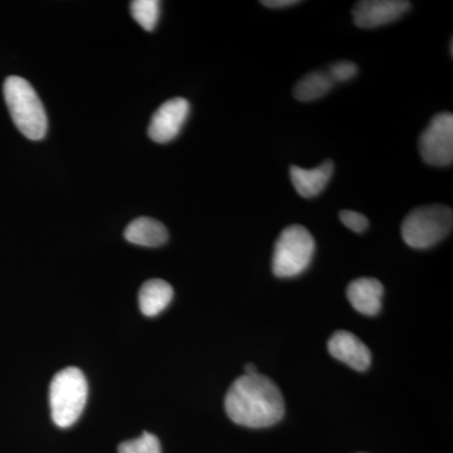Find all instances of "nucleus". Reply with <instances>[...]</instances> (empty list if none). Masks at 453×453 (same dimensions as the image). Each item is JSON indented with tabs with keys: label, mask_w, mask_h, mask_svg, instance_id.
<instances>
[{
	"label": "nucleus",
	"mask_w": 453,
	"mask_h": 453,
	"mask_svg": "<svg viewBox=\"0 0 453 453\" xmlns=\"http://www.w3.org/2000/svg\"><path fill=\"white\" fill-rule=\"evenodd\" d=\"M226 412L235 425L265 428L281 421L285 401L279 387L266 375H242L226 392Z\"/></svg>",
	"instance_id": "1"
},
{
	"label": "nucleus",
	"mask_w": 453,
	"mask_h": 453,
	"mask_svg": "<svg viewBox=\"0 0 453 453\" xmlns=\"http://www.w3.org/2000/svg\"><path fill=\"white\" fill-rule=\"evenodd\" d=\"M5 103L18 130L29 140H41L49 129L46 110L31 83L22 77L9 76L4 82Z\"/></svg>",
	"instance_id": "2"
},
{
	"label": "nucleus",
	"mask_w": 453,
	"mask_h": 453,
	"mask_svg": "<svg viewBox=\"0 0 453 453\" xmlns=\"http://www.w3.org/2000/svg\"><path fill=\"white\" fill-rule=\"evenodd\" d=\"M88 395V380L79 368L68 366L57 372L50 386V414L55 425L68 428L79 421Z\"/></svg>",
	"instance_id": "3"
},
{
	"label": "nucleus",
	"mask_w": 453,
	"mask_h": 453,
	"mask_svg": "<svg viewBox=\"0 0 453 453\" xmlns=\"http://www.w3.org/2000/svg\"><path fill=\"white\" fill-rule=\"evenodd\" d=\"M452 210L447 205L434 204L416 208L402 223V237L416 250L431 249L451 234Z\"/></svg>",
	"instance_id": "4"
},
{
	"label": "nucleus",
	"mask_w": 453,
	"mask_h": 453,
	"mask_svg": "<svg viewBox=\"0 0 453 453\" xmlns=\"http://www.w3.org/2000/svg\"><path fill=\"white\" fill-rule=\"evenodd\" d=\"M315 240L305 226H286L277 238L273 251V271L277 277L299 276L311 264Z\"/></svg>",
	"instance_id": "5"
},
{
	"label": "nucleus",
	"mask_w": 453,
	"mask_h": 453,
	"mask_svg": "<svg viewBox=\"0 0 453 453\" xmlns=\"http://www.w3.org/2000/svg\"><path fill=\"white\" fill-rule=\"evenodd\" d=\"M419 153L426 164L449 166L453 162V116L437 113L419 138Z\"/></svg>",
	"instance_id": "6"
},
{
	"label": "nucleus",
	"mask_w": 453,
	"mask_h": 453,
	"mask_svg": "<svg viewBox=\"0 0 453 453\" xmlns=\"http://www.w3.org/2000/svg\"><path fill=\"white\" fill-rule=\"evenodd\" d=\"M190 105L186 98L177 97L163 104L151 118L149 136L157 144H166L179 135L188 116Z\"/></svg>",
	"instance_id": "7"
},
{
	"label": "nucleus",
	"mask_w": 453,
	"mask_h": 453,
	"mask_svg": "<svg viewBox=\"0 0 453 453\" xmlns=\"http://www.w3.org/2000/svg\"><path fill=\"white\" fill-rule=\"evenodd\" d=\"M410 8L411 3L403 0H365L354 7L353 19L360 28H378L395 22Z\"/></svg>",
	"instance_id": "8"
},
{
	"label": "nucleus",
	"mask_w": 453,
	"mask_h": 453,
	"mask_svg": "<svg viewBox=\"0 0 453 453\" xmlns=\"http://www.w3.org/2000/svg\"><path fill=\"white\" fill-rule=\"evenodd\" d=\"M327 349L335 359L357 372H365L371 366V350L354 334L339 330L330 338Z\"/></svg>",
	"instance_id": "9"
},
{
	"label": "nucleus",
	"mask_w": 453,
	"mask_h": 453,
	"mask_svg": "<svg viewBox=\"0 0 453 453\" xmlns=\"http://www.w3.org/2000/svg\"><path fill=\"white\" fill-rule=\"evenodd\" d=\"M384 288L380 281L372 277H362L349 283L347 296L357 312L374 316L380 311Z\"/></svg>",
	"instance_id": "10"
},
{
	"label": "nucleus",
	"mask_w": 453,
	"mask_h": 453,
	"mask_svg": "<svg viewBox=\"0 0 453 453\" xmlns=\"http://www.w3.org/2000/svg\"><path fill=\"white\" fill-rule=\"evenodd\" d=\"M334 163L326 160L314 169H303L292 165L290 177L295 189L303 198H314L326 188L333 177Z\"/></svg>",
	"instance_id": "11"
},
{
	"label": "nucleus",
	"mask_w": 453,
	"mask_h": 453,
	"mask_svg": "<svg viewBox=\"0 0 453 453\" xmlns=\"http://www.w3.org/2000/svg\"><path fill=\"white\" fill-rule=\"evenodd\" d=\"M127 242L144 247H160L168 241L166 226L159 220L140 217L130 223L124 232Z\"/></svg>",
	"instance_id": "12"
},
{
	"label": "nucleus",
	"mask_w": 453,
	"mask_h": 453,
	"mask_svg": "<svg viewBox=\"0 0 453 453\" xmlns=\"http://www.w3.org/2000/svg\"><path fill=\"white\" fill-rule=\"evenodd\" d=\"M174 296L170 283L160 279L146 281L139 292V306L142 314L153 318L168 308Z\"/></svg>",
	"instance_id": "13"
},
{
	"label": "nucleus",
	"mask_w": 453,
	"mask_h": 453,
	"mask_svg": "<svg viewBox=\"0 0 453 453\" xmlns=\"http://www.w3.org/2000/svg\"><path fill=\"white\" fill-rule=\"evenodd\" d=\"M334 83L335 82L333 81L329 73L315 71V73L306 74L296 83L294 88V96L301 103L319 100L334 88Z\"/></svg>",
	"instance_id": "14"
},
{
	"label": "nucleus",
	"mask_w": 453,
	"mask_h": 453,
	"mask_svg": "<svg viewBox=\"0 0 453 453\" xmlns=\"http://www.w3.org/2000/svg\"><path fill=\"white\" fill-rule=\"evenodd\" d=\"M131 14L145 31H154L160 17V2L157 0H135L131 3Z\"/></svg>",
	"instance_id": "15"
},
{
	"label": "nucleus",
	"mask_w": 453,
	"mask_h": 453,
	"mask_svg": "<svg viewBox=\"0 0 453 453\" xmlns=\"http://www.w3.org/2000/svg\"><path fill=\"white\" fill-rule=\"evenodd\" d=\"M119 453H162V446L157 436L144 432L135 440L122 442L119 446Z\"/></svg>",
	"instance_id": "16"
},
{
	"label": "nucleus",
	"mask_w": 453,
	"mask_h": 453,
	"mask_svg": "<svg viewBox=\"0 0 453 453\" xmlns=\"http://www.w3.org/2000/svg\"><path fill=\"white\" fill-rule=\"evenodd\" d=\"M339 217L342 225L356 232V234H362V232L366 231V228H368L369 220L365 214L347 210L340 211Z\"/></svg>",
	"instance_id": "17"
},
{
	"label": "nucleus",
	"mask_w": 453,
	"mask_h": 453,
	"mask_svg": "<svg viewBox=\"0 0 453 453\" xmlns=\"http://www.w3.org/2000/svg\"><path fill=\"white\" fill-rule=\"evenodd\" d=\"M357 65L353 62L342 61L334 64L327 73L334 82H347L357 76Z\"/></svg>",
	"instance_id": "18"
},
{
	"label": "nucleus",
	"mask_w": 453,
	"mask_h": 453,
	"mask_svg": "<svg viewBox=\"0 0 453 453\" xmlns=\"http://www.w3.org/2000/svg\"><path fill=\"white\" fill-rule=\"evenodd\" d=\"M299 3L296 0H265V2H261V4L267 8L281 9L292 7V5L299 4Z\"/></svg>",
	"instance_id": "19"
},
{
	"label": "nucleus",
	"mask_w": 453,
	"mask_h": 453,
	"mask_svg": "<svg viewBox=\"0 0 453 453\" xmlns=\"http://www.w3.org/2000/svg\"><path fill=\"white\" fill-rule=\"evenodd\" d=\"M257 366H256L255 365H251V363L244 366V374L246 375L257 374Z\"/></svg>",
	"instance_id": "20"
}]
</instances>
